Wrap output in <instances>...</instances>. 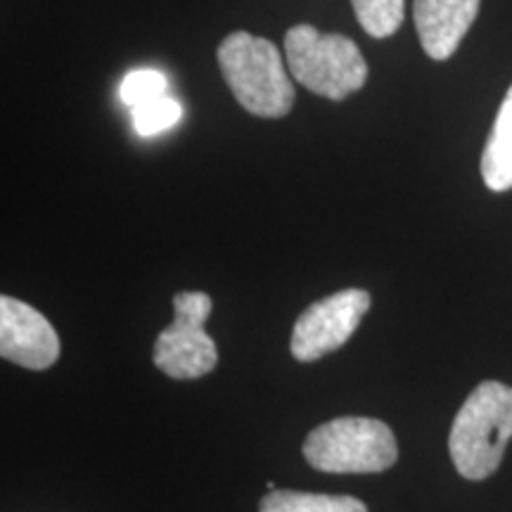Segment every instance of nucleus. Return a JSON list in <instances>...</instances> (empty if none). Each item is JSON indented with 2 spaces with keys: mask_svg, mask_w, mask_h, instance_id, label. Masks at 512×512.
Returning <instances> with one entry per match:
<instances>
[{
  "mask_svg": "<svg viewBox=\"0 0 512 512\" xmlns=\"http://www.w3.org/2000/svg\"><path fill=\"white\" fill-rule=\"evenodd\" d=\"M510 439L512 387L486 380L467 396L448 434V453L458 475L472 482L489 479L501 467Z\"/></svg>",
  "mask_w": 512,
  "mask_h": 512,
  "instance_id": "nucleus-1",
  "label": "nucleus"
},
{
  "mask_svg": "<svg viewBox=\"0 0 512 512\" xmlns=\"http://www.w3.org/2000/svg\"><path fill=\"white\" fill-rule=\"evenodd\" d=\"M219 67L235 100L254 117L280 119L292 110L294 86L271 41L235 31L219 46Z\"/></svg>",
  "mask_w": 512,
  "mask_h": 512,
  "instance_id": "nucleus-2",
  "label": "nucleus"
},
{
  "mask_svg": "<svg viewBox=\"0 0 512 512\" xmlns=\"http://www.w3.org/2000/svg\"><path fill=\"white\" fill-rule=\"evenodd\" d=\"M285 60L294 81L328 100H347L368 81V64L349 36L320 34L297 24L285 34Z\"/></svg>",
  "mask_w": 512,
  "mask_h": 512,
  "instance_id": "nucleus-3",
  "label": "nucleus"
},
{
  "mask_svg": "<svg viewBox=\"0 0 512 512\" xmlns=\"http://www.w3.org/2000/svg\"><path fill=\"white\" fill-rule=\"evenodd\" d=\"M304 458L313 470L330 475H370L389 470L399 458V446L380 420L337 418L306 437Z\"/></svg>",
  "mask_w": 512,
  "mask_h": 512,
  "instance_id": "nucleus-4",
  "label": "nucleus"
},
{
  "mask_svg": "<svg viewBox=\"0 0 512 512\" xmlns=\"http://www.w3.org/2000/svg\"><path fill=\"white\" fill-rule=\"evenodd\" d=\"M211 297L204 292H178L174 297V323L159 332L155 366L174 380H197L219 363L214 339L204 323L211 313Z\"/></svg>",
  "mask_w": 512,
  "mask_h": 512,
  "instance_id": "nucleus-5",
  "label": "nucleus"
},
{
  "mask_svg": "<svg viewBox=\"0 0 512 512\" xmlns=\"http://www.w3.org/2000/svg\"><path fill=\"white\" fill-rule=\"evenodd\" d=\"M368 309L370 294L358 287L335 292L311 304L294 323L290 342L292 356L302 363H311L344 347Z\"/></svg>",
  "mask_w": 512,
  "mask_h": 512,
  "instance_id": "nucleus-6",
  "label": "nucleus"
},
{
  "mask_svg": "<svg viewBox=\"0 0 512 512\" xmlns=\"http://www.w3.org/2000/svg\"><path fill=\"white\" fill-rule=\"evenodd\" d=\"M0 356L29 370H46L60 358V337L34 306L0 297Z\"/></svg>",
  "mask_w": 512,
  "mask_h": 512,
  "instance_id": "nucleus-7",
  "label": "nucleus"
},
{
  "mask_svg": "<svg viewBox=\"0 0 512 512\" xmlns=\"http://www.w3.org/2000/svg\"><path fill=\"white\" fill-rule=\"evenodd\" d=\"M482 0H413V19L420 46L432 60H448L456 53Z\"/></svg>",
  "mask_w": 512,
  "mask_h": 512,
  "instance_id": "nucleus-8",
  "label": "nucleus"
},
{
  "mask_svg": "<svg viewBox=\"0 0 512 512\" xmlns=\"http://www.w3.org/2000/svg\"><path fill=\"white\" fill-rule=\"evenodd\" d=\"M482 178L486 188L494 192L512 188V86L505 93L491 136L484 145Z\"/></svg>",
  "mask_w": 512,
  "mask_h": 512,
  "instance_id": "nucleus-9",
  "label": "nucleus"
},
{
  "mask_svg": "<svg viewBox=\"0 0 512 512\" xmlns=\"http://www.w3.org/2000/svg\"><path fill=\"white\" fill-rule=\"evenodd\" d=\"M259 512H368V505L354 496L271 491L261 498Z\"/></svg>",
  "mask_w": 512,
  "mask_h": 512,
  "instance_id": "nucleus-10",
  "label": "nucleus"
},
{
  "mask_svg": "<svg viewBox=\"0 0 512 512\" xmlns=\"http://www.w3.org/2000/svg\"><path fill=\"white\" fill-rule=\"evenodd\" d=\"M361 29L373 38L394 36L403 24L406 0H351Z\"/></svg>",
  "mask_w": 512,
  "mask_h": 512,
  "instance_id": "nucleus-11",
  "label": "nucleus"
},
{
  "mask_svg": "<svg viewBox=\"0 0 512 512\" xmlns=\"http://www.w3.org/2000/svg\"><path fill=\"white\" fill-rule=\"evenodd\" d=\"M119 95L121 102L133 112L138 110V107L147 105V102L169 95V81H166V76L162 72H157V69H133V72H128L126 79L121 81Z\"/></svg>",
  "mask_w": 512,
  "mask_h": 512,
  "instance_id": "nucleus-12",
  "label": "nucleus"
},
{
  "mask_svg": "<svg viewBox=\"0 0 512 512\" xmlns=\"http://www.w3.org/2000/svg\"><path fill=\"white\" fill-rule=\"evenodd\" d=\"M131 117L138 136L147 138L157 136V133L166 131V128H174L183 119V107L171 95H164V98H157L143 107H138V110H133Z\"/></svg>",
  "mask_w": 512,
  "mask_h": 512,
  "instance_id": "nucleus-13",
  "label": "nucleus"
}]
</instances>
